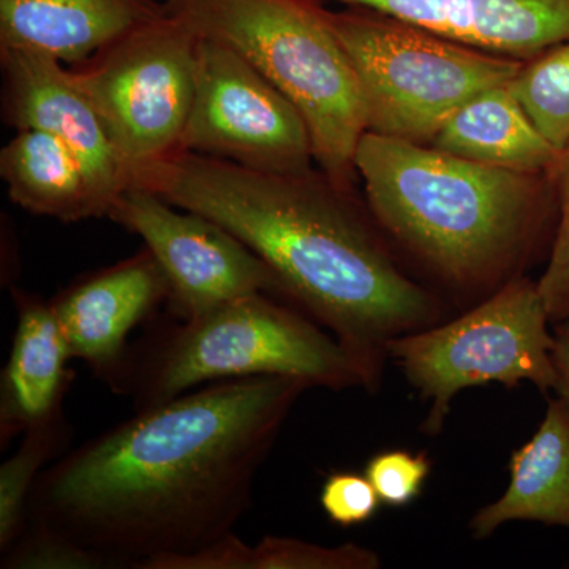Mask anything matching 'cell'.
Here are the masks:
<instances>
[{"mask_svg": "<svg viewBox=\"0 0 569 569\" xmlns=\"http://www.w3.org/2000/svg\"><path fill=\"white\" fill-rule=\"evenodd\" d=\"M550 323L538 283L518 277L455 320L389 340L388 358L430 402L425 430L436 436L462 389L530 381L541 392L557 391Z\"/></svg>", "mask_w": 569, "mask_h": 569, "instance_id": "7", "label": "cell"}, {"mask_svg": "<svg viewBox=\"0 0 569 569\" xmlns=\"http://www.w3.org/2000/svg\"><path fill=\"white\" fill-rule=\"evenodd\" d=\"M181 151L272 174L313 170L305 119L252 63L200 36L197 89Z\"/></svg>", "mask_w": 569, "mask_h": 569, "instance_id": "9", "label": "cell"}, {"mask_svg": "<svg viewBox=\"0 0 569 569\" xmlns=\"http://www.w3.org/2000/svg\"><path fill=\"white\" fill-rule=\"evenodd\" d=\"M18 325L2 376L0 436L6 440L62 410L70 387L69 346L51 302L13 291Z\"/></svg>", "mask_w": 569, "mask_h": 569, "instance_id": "15", "label": "cell"}, {"mask_svg": "<svg viewBox=\"0 0 569 569\" xmlns=\"http://www.w3.org/2000/svg\"><path fill=\"white\" fill-rule=\"evenodd\" d=\"M321 508L340 527L361 526L377 515L380 497L370 479L351 471H337L326 478Z\"/></svg>", "mask_w": 569, "mask_h": 569, "instance_id": "25", "label": "cell"}, {"mask_svg": "<svg viewBox=\"0 0 569 569\" xmlns=\"http://www.w3.org/2000/svg\"><path fill=\"white\" fill-rule=\"evenodd\" d=\"M201 37L222 41L282 92L309 129L321 173L350 190L367 132L353 63L313 0H164Z\"/></svg>", "mask_w": 569, "mask_h": 569, "instance_id": "5", "label": "cell"}, {"mask_svg": "<svg viewBox=\"0 0 569 569\" xmlns=\"http://www.w3.org/2000/svg\"><path fill=\"white\" fill-rule=\"evenodd\" d=\"M432 462L426 452L385 451L373 456L366 467V477L376 488L381 503L389 507H407L421 496Z\"/></svg>", "mask_w": 569, "mask_h": 569, "instance_id": "23", "label": "cell"}, {"mask_svg": "<svg viewBox=\"0 0 569 569\" xmlns=\"http://www.w3.org/2000/svg\"><path fill=\"white\" fill-rule=\"evenodd\" d=\"M170 299V284L148 249L86 277L52 299L71 358L110 387L126 361L127 337Z\"/></svg>", "mask_w": 569, "mask_h": 569, "instance_id": "12", "label": "cell"}, {"mask_svg": "<svg viewBox=\"0 0 569 569\" xmlns=\"http://www.w3.org/2000/svg\"><path fill=\"white\" fill-rule=\"evenodd\" d=\"M381 560L372 549L347 542L325 548L295 538L266 537L250 546L249 569H377Z\"/></svg>", "mask_w": 569, "mask_h": 569, "instance_id": "21", "label": "cell"}, {"mask_svg": "<svg viewBox=\"0 0 569 569\" xmlns=\"http://www.w3.org/2000/svg\"><path fill=\"white\" fill-rule=\"evenodd\" d=\"M508 86L546 140L559 152L568 148L569 41L523 62Z\"/></svg>", "mask_w": 569, "mask_h": 569, "instance_id": "20", "label": "cell"}, {"mask_svg": "<svg viewBox=\"0 0 569 569\" xmlns=\"http://www.w3.org/2000/svg\"><path fill=\"white\" fill-rule=\"evenodd\" d=\"M70 427L62 410L29 427L20 449L0 468V550L10 549L28 522L29 497L44 463L58 456L69 440Z\"/></svg>", "mask_w": 569, "mask_h": 569, "instance_id": "19", "label": "cell"}, {"mask_svg": "<svg viewBox=\"0 0 569 569\" xmlns=\"http://www.w3.org/2000/svg\"><path fill=\"white\" fill-rule=\"evenodd\" d=\"M373 220L430 274L479 301L557 228L552 176L470 162L432 146L366 132L355 157Z\"/></svg>", "mask_w": 569, "mask_h": 569, "instance_id": "3", "label": "cell"}, {"mask_svg": "<svg viewBox=\"0 0 569 569\" xmlns=\"http://www.w3.org/2000/svg\"><path fill=\"white\" fill-rule=\"evenodd\" d=\"M132 186L241 239L279 277L284 298L346 348L370 391L389 340L443 321L440 301L400 271L350 190L323 173H261L181 151Z\"/></svg>", "mask_w": 569, "mask_h": 569, "instance_id": "2", "label": "cell"}, {"mask_svg": "<svg viewBox=\"0 0 569 569\" xmlns=\"http://www.w3.org/2000/svg\"><path fill=\"white\" fill-rule=\"evenodd\" d=\"M550 176L556 187L559 217L548 264L537 283L550 321L557 325L569 318V146L560 151Z\"/></svg>", "mask_w": 569, "mask_h": 569, "instance_id": "22", "label": "cell"}, {"mask_svg": "<svg viewBox=\"0 0 569 569\" xmlns=\"http://www.w3.org/2000/svg\"><path fill=\"white\" fill-rule=\"evenodd\" d=\"M3 118L17 130L54 134L77 153L107 217L130 186L99 112L66 63L28 50H0Z\"/></svg>", "mask_w": 569, "mask_h": 569, "instance_id": "11", "label": "cell"}, {"mask_svg": "<svg viewBox=\"0 0 569 569\" xmlns=\"http://www.w3.org/2000/svg\"><path fill=\"white\" fill-rule=\"evenodd\" d=\"M0 174L13 203L61 222L107 217L77 153L54 134L18 130L0 151Z\"/></svg>", "mask_w": 569, "mask_h": 569, "instance_id": "18", "label": "cell"}, {"mask_svg": "<svg viewBox=\"0 0 569 569\" xmlns=\"http://www.w3.org/2000/svg\"><path fill=\"white\" fill-rule=\"evenodd\" d=\"M164 10L157 0H0V50L77 67Z\"/></svg>", "mask_w": 569, "mask_h": 569, "instance_id": "14", "label": "cell"}, {"mask_svg": "<svg viewBox=\"0 0 569 569\" xmlns=\"http://www.w3.org/2000/svg\"><path fill=\"white\" fill-rule=\"evenodd\" d=\"M507 492L470 520L475 539L492 537L511 520L569 530V399H550L535 436L509 460Z\"/></svg>", "mask_w": 569, "mask_h": 569, "instance_id": "16", "label": "cell"}, {"mask_svg": "<svg viewBox=\"0 0 569 569\" xmlns=\"http://www.w3.org/2000/svg\"><path fill=\"white\" fill-rule=\"evenodd\" d=\"M353 63L367 132L432 144L468 100L518 74L522 61L467 47L377 11L326 10Z\"/></svg>", "mask_w": 569, "mask_h": 569, "instance_id": "6", "label": "cell"}, {"mask_svg": "<svg viewBox=\"0 0 569 569\" xmlns=\"http://www.w3.org/2000/svg\"><path fill=\"white\" fill-rule=\"evenodd\" d=\"M250 377H288L310 388H366V378L335 336L302 310L253 293L204 316L167 323L127 351L112 383L138 410L170 402L190 389Z\"/></svg>", "mask_w": 569, "mask_h": 569, "instance_id": "4", "label": "cell"}, {"mask_svg": "<svg viewBox=\"0 0 569 569\" xmlns=\"http://www.w3.org/2000/svg\"><path fill=\"white\" fill-rule=\"evenodd\" d=\"M309 388L288 377L238 378L138 410L41 471L26 526L103 568L160 569L200 552L234 533Z\"/></svg>", "mask_w": 569, "mask_h": 569, "instance_id": "1", "label": "cell"}, {"mask_svg": "<svg viewBox=\"0 0 569 569\" xmlns=\"http://www.w3.org/2000/svg\"><path fill=\"white\" fill-rule=\"evenodd\" d=\"M198 44L192 26L167 9L71 69L130 181L181 152L197 89Z\"/></svg>", "mask_w": 569, "mask_h": 569, "instance_id": "8", "label": "cell"}, {"mask_svg": "<svg viewBox=\"0 0 569 569\" xmlns=\"http://www.w3.org/2000/svg\"><path fill=\"white\" fill-rule=\"evenodd\" d=\"M112 222L140 236L170 284L181 320L204 316L242 296H283L282 283L253 250L203 213L130 186L112 206Z\"/></svg>", "mask_w": 569, "mask_h": 569, "instance_id": "10", "label": "cell"}, {"mask_svg": "<svg viewBox=\"0 0 569 569\" xmlns=\"http://www.w3.org/2000/svg\"><path fill=\"white\" fill-rule=\"evenodd\" d=\"M430 146L470 162L526 174H549L560 153L539 132L508 82L462 104Z\"/></svg>", "mask_w": 569, "mask_h": 569, "instance_id": "17", "label": "cell"}, {"mask_svg": "<svg viewBox=\"0 0 569 569\" xmlns=\"http://www.w3.org/2000/svg\"><path fill=\"white\" fill-rule=\"evenodd\" d=\"M477 50L530 61L569 41V0H336Z\"/></svg>", "mask_w": 569, "mask_h": 569, "instance_id": "13", "label": "cell"}, {"mask_svg": "<svg viewBox=\"0 0 569 569\" xmlns=\"http://www.w3.org/2000/svg\"><path fill=\"white\" fill-rule=\"evenodd\" d=\"M2 556V568L9 569L103 568L102 561L91 553L32 526H26L17 541Z\"/></svg>", "mask_w": 569, "mask_h": 569, "instance_id": "24", "label": "cell"}, {"mask_svg": "<svg viewBox=\"0 0 569 569\" xmlns=\"http://www.w3.org/2000/svg\"><path fill=\"white\" fill-rule=\"evenodd\" d=\"M556 346H553L552 358L559 373V388L557 395L569 399V318L556 325Z\"/></svg>", "mask_w": 569, "mask_h": 569, "instance_id": "26", "label": "cell"}]
</instances>
